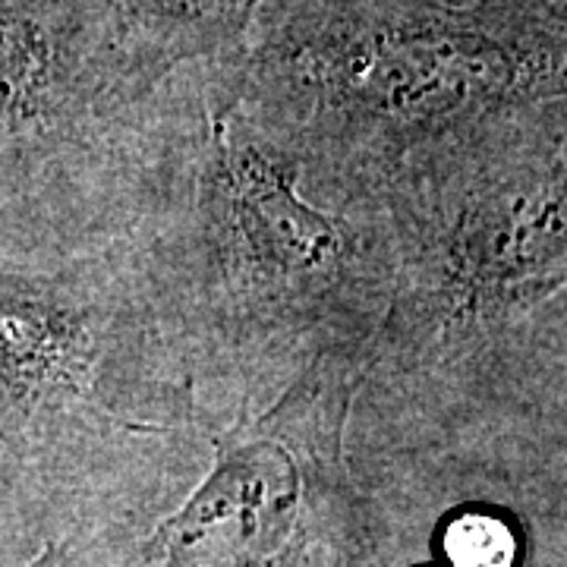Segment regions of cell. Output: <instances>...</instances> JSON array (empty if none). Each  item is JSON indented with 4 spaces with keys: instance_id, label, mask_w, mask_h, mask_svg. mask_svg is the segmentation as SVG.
<instances>
[{
    "instance_id": "cell-5",
    "label": "cell",
    "mask_w": 567,
    "mask_h": 567,
    "mask_svg": "<svg viewBox=\"0 0 567 567\" xmlns=\"http://www.w3.org/2000/svg\"><path fill=\"white\" fill-rule=\"evenodd\" d=\"M167 76L102 0H0V234L133 237L162 164Z\"/></svg>"
},
{
    "instance_id": "cell-3",
    "label": "cell",
    "mask_w": 567,
    "mask_h": 567,
    "mask_svg": "<svg viewBox=\"0 0 567 567\" xmlns=\"http://www.w3.org/2000/svg\"><path fill=\"white\" fill-rule=\"evenodd\" d=\"M208 461L136 237L0 234V567L66 536L140 543Z\"/></svg>"
},
{
    "instance_id": "cell-10",
    "label": "cell",
    "mask_w": 567,
    "mask_h": 567,
    "mask_svg": "<svg viewBox=\"0 0 567 567\" xmlns=\"http://www.w3.org/2000/svg\"><path fill=\"white\" fill-rule=\"evenodd\" d=\"M454 3L483 7V10L507 13V17H527V20L567 25V0H454Z\"/></svg>"
},
{
    "instance_id": "cell-4",
    "label": "cell",
    "mask_w": 567,
    "mask_h": 567,
    "mask_svg": "<svg viewBox=\"0 0 567 567\" xmlns=\"http://www.w3.org/2000/svg\"><path fill=\"white\" fill-rule=\"evenodd\" d=\"M230 70L306 189L347 208L425 145L565 99L567 25L454 0H265Z\"/></svg>"
},
{
    "instance_id": "cell-6",
    "label": "cell",
    "mask_w": 567,
    "mask_h": 567,
    "mask_svg": "<svg viewBox=\"0 0 567 567\" xmlns=\"http://www.w3.org/2000/svg\"><path fill=\"white\" fill-rule=\"evenodd\" d=\"M369 350H328L275 404L212 439V461L123 567H385V524L350 454Z\"/></svg>"
},
{
    "instance_id": "cell-8",
    "label": "cell",
    "mask_w": 567,
    "mask_h": 567,
    "mask_svg": "<svg viewBox=\"0 0 567 567\" xmlns=\"http://www.w3.org/2000/svg\"><path fill=\"white\" fill-rule=\"evenodd\" d=\"M451 567H514L520 558L517 533L505 517L466 507L442 533Z\"/></svg>"
},
{
    "instance_id": "cell-1",
    "label": "cell",
    "mask_w": 567,
    "mask_h": 567,
    "mask_svg": "<svg viewBox=\"0 0 567 567\" xmlns=\"http://www.w3.org/2000/svg\"><path fill=\"white\" fill-rule=\"evenodd\" d=\"M379 203L394 271L350 420L447 451H561L567 95L413 152Z\"/></svg>"
},
{
    "instance_id": "cell-9",
    "label": "cell",
    "mask_w": 567,
    "mask_h": 567,
    "mask_svg": "<svg viewBox=\"0 0 567 567\" xmlns=\"http://www.w3.org/2000/svg\"><path fill=\"white\" fill-rule=\"evenodd\" d=\"M133 546L102 536H66L54 539L10 567H123Z\"/></svg>"
},
{
    "instance_id": "cell-7",
    "label": "cell",
    "mask_w": 567,
    "mask_h": 567,
    "mask_svg": "<svg viewBox=\"0 0 567 567\" xmlns=\"http://www.w3.org/2000/svg\"><path fill=\"white\" fill-rule=\"evenodd\" d=\"M123 39L158 76L183 63L221 61L240 51L265 0H102Z\"/></svg>"
},
{
    "instance_id": "cell-2",
    "label": "cell",
    "mask_w": 567,
    "mask_h": 567,
    "mask_svg": "<svg viewBox=\"0 0 567 567\" xmlns=\"http://www.w3.org/2000/svg\"><path fill=\"white\" fill-rule=\"evenodd\" d=\"M230 58L164 80L162 167L133 234L212 439L328 350H369L394 271L379 196L316 199L300 158L240 104Z\"/></svg>"
}]
</instances>
